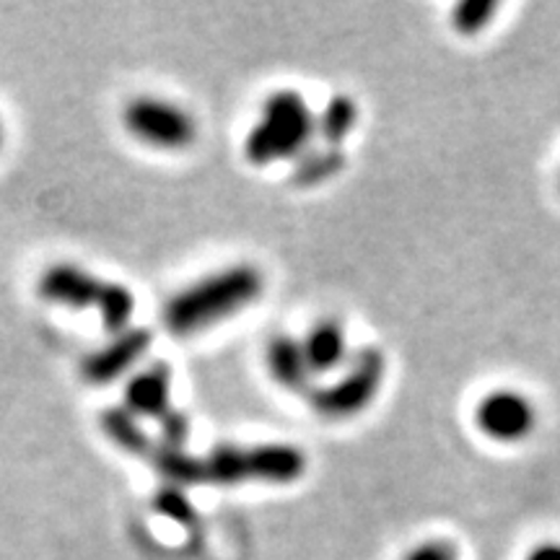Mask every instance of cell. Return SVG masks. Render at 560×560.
<instances>
[{
	"label": "cell",
	"instance_id": "1",
	"mask_svg": "<svg viewBox=\"0 0 560 560\" xmlns=\"http://www.w3.org/2000/svg\"><path fill=\"white\" fill-rule=\"evenodd\" d=\"M262 289L265 278L255 265H231L174 293L164 304L161 322L174 338L198 335L247 310L262 296Z\"/></svg>",
	"mask_w": 560,
	"mask_h": 560
},
{
	"label": "cell",
	"instance_id": "2",
	"mask_svg": "<svg viewBox=\"0 0 560 560\" xmlns=\"http://www.w3.org/2000/svg\"><path fill=\"white\" fill-rule=\"evenodd\" d=\"M317 136V115L299 91L280 89L262 104L260 117L244 138V156L255 166L296 159Z\"/></svg>",
	"mask_w": 560,
	"mask_h": 560
},
{
	"label": "cell",
	"instance_id": "3",
	"mask_svg": "<svg viewBox=\"0 0 560 560\" xmlns=\"http://www.w3.org/2000/svg\"><path fill=\"white\" fill-rule=\"evenodd\" d=\"M306 472L304 452L291 444H223L195 457V486H236V482H283L299 480Z\"/></svg>",
	"mask_w": 560,
	"mask_h": 560
},
{
	"label": "cell",
	"instance_id": "4",
	"mask_svg": "<svg viewBox=\"0 0 560 560\" xmlns=\"http://www.w3.org/2000/svg\"><path fill=\"white\" fill-rule=\"evenodd\" d=\"M37 293L39 299L68 306V310H96L112 332L128 330L132 312H136V296L128 285L104 280L70 262L50 265L42 272Z\"/></svg>",
	"mask_w": 560,
	"mask_h": 560
},
{
	"label": "cell",
	"instance_id": "5",
	"mask_svg": "<svg viewBox=\"0 0 560 560\" xmlns=\"http://www.w3.org/2000/svg\"><path fill=\"white\" fill-rule=\"evenodd\" d=\"M384 374H387V359L380 348L359 350L338 371L335 380L310 389L314 412L327 420L355 418L376 400L384 384Z\"/></svg>",
	"mask_w": 560,
	"mask_h": 560
},
{
	"label": "cell",
	"instance_id": "6",
	"mask_svg": "<svg viewBox=\"0 0 560 560\" xmlns=\"http://www.w3.org/2000/svg\"><path fill=\"white\" fill-rule=\"evenodd\" d=\"M122 122L132 138L159 151H185L198 138V122L190 112L159 96H136L125 107Z\"/></svg>",
	"mask_w": 560,
	"mask_h": 560
},
{
	"label": "cell",
	"instance_id": "7",
	"mask_svg": "<svg viewBox=\"0 0 560 560\" xmlns=\"http://www.w3.org/2000/svg\"><path fill=\"white\" fill-rule=\"evenodd\" d=\"M172 374L170 366L164 363H156V366H149L140 371L138 376H132L128 382V389H125V410L130 416L140 418H153L164 425L166 441L179 450L182 441L187 436V418L172 408Z\"/></svg>",
	"mask_w": 560,
	"mask_h": 560
},
{
	"label": "cell",
	"instance_id": "8",
	"mask_svg": "<svg viewBox=\"0 0 560 560\" xmlns=\"http://www.w3.org/2000/svg\"><path fill=\"white\" fill-rule=\"evenodd\" d=\"M475 425L499 444H522L537 429L535 402L520 389H493L475 408Z\"/></svg>",
	"mask_w": 560,
	"mask_h": 560
},
{
	"label": "cell",
	"instance_id": "9",
	"mask_svg": "<svg viewBox=\"0 0 560 560\" xmlns=\"http://www.w3.org/2000/svg\"><path fill=\"white\" fill-rule=\"evenodd\" d=\"M153 342V332L145 327H128L117 332L107 346L89 353L81 363V376L89 384H109L120 380L122 374L136 366V363L149 353Z\"/></svg>",
	"mask_w": 560,
	"mask_h": 560
},
{
	"label": "cell",
	"instance_id": "10",
	"mask_svg": "<svg viewBox=\"0 0 560 560\" xmlns=\"http://www.w3.org/2000/svg\"><path fill=\"white\" fill-rule=\"evenodd\" d=\"M301 350H304V359L314 376L338 374L350 359L346 327L332 317L314 322L301 338Z\"/></svg>",
	"mask_w": 560,
	"mask_h": 560
},
{
	"label": "cell",
	"instance_id": "11",
	"mask_svg": "<svg viewBox=\"0 0 560 560\" xmlns=\"http://www.w3.org/2000/svg\"><path fill=\"white\" fill-rule=\"evenodd\" d=\"M265 366H268L270 380L276 382L278 387L310 395L314 374L310 363L304 359L301 340L291 338V335H276V338L265 346Z\"/></svg>",
	"mask_w": 560,
	"mask_h": 560
},
{
	"label": "cell",
	"instance_id": "12",
	"mask_svg": "<svg viewBox=\"0 0 560 560\" xmlns=\"http://www.w3.org/2000/svg\"><path fill=\"white\" fill-rule=\"evenodd\" d=\"M359 122V104L350 96H332L327 107L317 115V132L330 143V149H338L342 138L350 136V130Z\"/></svg>",
	"mask_w": 560,
	"mask_h": 560
},
{
	"label": "cell",
	"instance_id": "13",
	"mask_svg": "<svg viewBox=\"0 0 560 560\" xmlns=\"http://www.w3.org/2000/svg\"><path fill=\"white\" fill-rule=\"evenodd\" d=\"M102 429L107 431V436L125 452L138 454V457H143V454L149 452L151 441L145 439V433L140 431L136 416H130L128 410L102 412Z\"/></svg>",
	"mask_w": 560,
	"mask_h": 560
},
{
	"label": "cell",
	"instance_id": "14",
	"mask_svg": "<svg viewBox=\"0 0 560 560\" xmlns=\"http://www.w3.org/2000/svg\"><path fill=\"white\" fill-rule=\"evenodd\" d=\"M495 13H499V5L490 0H465L452 9V26L465 37H472L486 30Z\"/></svg>",
	"mask_w": 560,
	"mask_h": 560
},
{
	"label": "cell",
	"instance_id": "15",
	"mask_svg": "<svg viewBox=\"0 0 560 560\" xmlns=\"http://www.w3.org/2000/svg\"><path fill=\"white\" fill-rule=\"evenodd\" d=\"M338 166H340V156L335 153V149L330 153H325V156L312 153V159L304 161V166L299 170V179L301 182H317L322 177H330Z\"/></svg>",
	"mask_w": 560,
	"mask_h": 560
},
{
	"label": "cell",
	"instance_id": "16",
	"mask_svg": "<svg viewBox=\"0 0 560 560\" xmlns=\"http://www.w3.org/2000/svg\"><path fill=\"white\" fill-rule=\"evenodd\" d=\"M405 560H459L457 550L446 540H425L412 548Z\"/></svg>",
	"mask_w": 560,
	"mask_h": 560
},
{
	"label": "cell",
	"instance_id": "17",
	"mask_svg": "<svg viewBox=\"0 0 560 560\" xmlns=\"http://www.w3.org/2000/svg\"><path fill=\"white\" fill-rule=\"evenodd\" d=\"M156 506L164 511V514H170L172 520H177L182 524H192V520H195V511L190 503H187V499H182L179 493H172V490L170 493L159 495Z\"/></svg>",
	"mask_w": 560,
	"mask_h": 560
},
{
	"label": "cell",
	"instance_id": "18",
	"mask_svg": "<svg viewBox=\"0 0 560 560\" xmlns=\"http://www.w3.org/2000/svg\"><path fill=\"white\" fill-rule=\"evenodd\" d=\"M524 560H560V542H540L527 552Z\"/></svg>",
	"mask_w": 560,
	"mask_h": 560
},
{
	"label": "cell",
	"instance_id": "19",
	"mask_svg": "<svg viewBox=\"0 0 560 560\" xmlns=\"http://www.w3.org/2000/svg\"><path fill=\"white\" fill-rule=\"evenodd\" d=\"M0 143H3V122H0Z\"/></svg>",
	"mask_w": 560,
	"mask_h": 560
}]
</instances>
